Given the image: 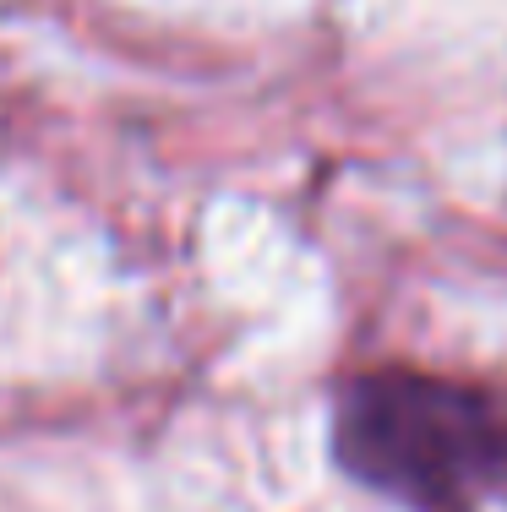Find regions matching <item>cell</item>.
Returning a JSON list of instances; mask_svg holds the SVG:
<instances>
[{
    "mask_svg": "<svg viewBox=\"0 0 507 512\" xmlns=\"http://www.w3.org/2000/svg\"><path fill=\"white\" fill-rule=\"evenodd\" d=\"M338 463L415 512H475L507 480V409L426 371L355 376L333 420Z\"/></svg>",
    "mask_w": 507,
    "mask_h": 512,
    "instance_id": "cell-1",
    "label": "cell"
}]
</instances>
